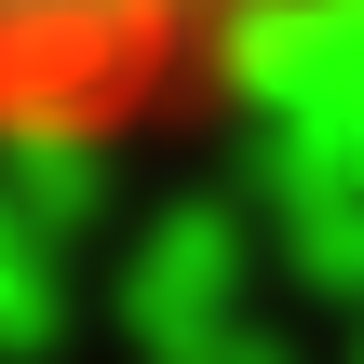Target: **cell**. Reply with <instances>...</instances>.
<instances>
[{
    "instance_id": "obj_1",
    "label": "cell",
    "mask_w": 364,
    "mask_h": 364,
    "mask_svg": "<svg viewBox=\"0 0 364 364\" xmlns=\"http://www.w3.org/2000/svg\"><path fill=\"white\" fill-rule=\"evenodd\" d=\"M351 0H0V135L14 149H122L176 108H216L284 41Z\"/></svg>"
}]
</instances>
